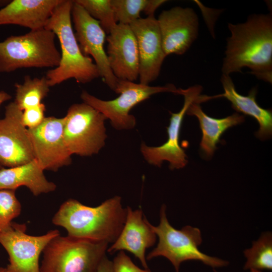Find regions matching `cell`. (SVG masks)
<instances>
[{
    "label": "cell",
    "instance_id": "obj_13",
    "mask_svg": "<svg viewBox=\"0 0 272 272\" xmlns=\"http://www.w3.org/2000/svg\"><path fill=\"white\" fill-rule=\"evenodd\" d=\"M22 111L15 102L5 107V117L0 119V164L13 167L34 159L27 128L22 121Z\"/></svg>",
    "mask_w": 272,
    "mask_h": 272
},
{
    "label": "cell",
    "instance_id": "obj_20",
    "mask_svg": "<svg viewBox=\"0 0 272 272\" xmlns=\"http://www.w3.org/2000/svg\"><path fill=\"white\" fill-rule=\"evenodd\" d=\"M43 171L35 159L17 166L3 167L0 169V189L16 190L24 186L35 196L54 191L55 184L46 178Z\"/></svg>",
    "mask_w": 272,
    "mask_h": 272
},
{
    "label": "cell",
    "instance_id": "obj_22",
    "mask_svg": "<svg viewBox=\"0 0 272 272\" xmlns=\"http://www.w3.org/2000/svg\"><path fill=\"white\" fill-rule=\"evenodd\" d=\"M15 86L16 96L14 102L22 111L42 103L50 87L46 77L32 78L29 76L25 77L22 84L17 83Z\"/></svg>",
    "mask_w": 272,
    "mask_h": 272
},
{
    "label": "cell",
    "instance_id": "obj_10",
    "mask_svg": "<svg viewBox=\"0 0 272 272\" xmlns=\"http://www.w3.org/2000/svg\"><path fill=\"white\" fill-rule=\"evenodd\" d=\"M72 16L75 36L82 53L86 56L90 55L92 57L100 77L115 92L118 80L110 69L104 49L106 32L99 22L75 1H73Z\"/></svg>",
    "mask_w": 272,
    "mask_h": 272
},
{
    "label": "cell",
    "instance_id": "obj_2",
    "mask_svg": "<svg viewBox=\"0 0 272 272\" xmlns=\"http://www.w3.org/2000/svg\"><path fill=\"white\" fill-rule=\"evenodd\" d=\"M126 208L121 197L115 196L96 207L85 206L75 199L63 202L52 219L63 227L67 236L97 242L114 243L124 225Z\"/></svg>",
    "mask_w": 272,
    "mask_h": 272
},
{
    "label": "cell",
    "instance_id": "obj_4",
    "mask_svg": "<svg viewBox=\"0 0 272 272\" xmlns=\"http://www.w3.org/2000/svg\"><path fill=\"white\" fill-rule=\"evenodd\" d=\"M55 37L52 31L43 28L11 36L0 42V72L10 73L21 68L57 67L61 55Z\"/></svg>",
    "mask_w": 272,
    "mask_h": 272
},
{
    "label": "cell",
    "instance_id": "obj_9",
    "mask_svg": "<svg viewBox=\"0 0 272 272\" xmlns=\"http://www.w3.org/2000/svg\"><path fill=\"white\" fill-rule=\"evenodd\" d=\"M25 224L14 222L0 230V244L9 255L10 272H40L39 258L48 243L60 234L51 230L40 236L27 234Z\"/></svg>",
    "mask_w": 272,
    "mask_h": 272
},
{
    "label": "cell",
    "instance_id": "obj_31",
    "mask_svg": "<svg viewBox=\"0 0 272 272\" xmlns=\"http://www.w3.org/2000/svg\"><path fill=\"white\" fill-rule=\"evenodd\" d=\"M11 96L4 91H0V106L5 102L9 100Z\"/></svg>",
    "mask_w": 272,
    "mask_h": 272
},
{
    "label": "cell",
    "instance_id": "obj_8",
    "mask_svg": "<svg viewBox=\"0 0 272 272\" xmlns=\"http://www.w3.org/2000/svg\"><path fill=\"white\" fill-rule=\"evenodd\" d=\"M63 118L64 141L72 155L91 156L104 146L107 119L101 113L83 102L71 106Z\"/></svg>",
    "mask_w": 272,
    "mask_h": 272
},
{
    "label": "cell",
    "instance_id": "obj_32",
    "mask_svg": "<svg viewBox=\"0 0 272 272\" xmlns=\"http://www.w3.org/2000/svg\"><path fill=\"white\" fill-rule=\"evenodd\" d=\"M0 272H10L7 267H0Z\"/></svg>",
    "mask_w": 272,
    "mask_h": 272
},
{
    "label": "cell",
    "instance_id": "obj_1",
    "mask_svg": "<svg viewBox=\"0 0 272 272\" xmlns=\"http://www.w3.org/2000/svg\"><path fill=\"white\" fill-rule=\"evenodd\" d=\"M231 36L227 39L222 74L241 72L244 67L267 83L272 82V17L252 14L246 22L228 23Z\"/></svg>",
    "mask_w": 272,
    "mask_h": 272
},
{
    "label": "cell",
    "instance_id": "obj_3",
    "mask_svg": "<svg viewBox=\"0 0 272 272\" xmlns=\"http://www.w3.org/2000/svg\"><path fill=\"white\" fill-rule=\"evenodd\" d=\"M73 5V1L62 0L45 26L57 37L61 48L59 65L46 73L50 87L70 79L86 84L100 77L96 65L82 53L76 39L72 23Z\"/></svg>",
    "mask_w": 272,
    "mask_h": 272
},
{
    "label": "cell",
    "instance_id": "obj_12",
    "mask_svg": "<svg viewBox=\"0 0 272 272\" xmlns=\"http://www.w3.org/2000/svg\"><path fill=\"white\" fill-rule=\"evenodd\" d=\"M201 90L202 87L199 85L186 89H180L179 95L184 96V104L178 112H170V124L167 127V141L159 147H149L144 143L141 144V153L150 164L160 167L164 161H167L171 170L182 168L186 166L188 162L187 156L179 142L180 129L187 109L196 101Z\"/></svg>",
    "mask_w": 272,
    "mask_h": 272
},
{
    "label": "cell",
    "instance_id": "obj_29",
    "mask_svg": "<svg viewBox=\"0 0 272 272\" xmlns=\"http://www.w3.org/2000/svg\"><path fill=\"white\" fill-rule=\"evenodd\" d=\"M166 2L165 0H148L143 12L147 17L154 16L156 10Z\"/></svg>",
    "mask_w": 272,
    "mask_h": 272
},
{
    "label": "cell",
    "instance_id": "obj_6",
    "mask_svg": "<svg viewBox=\"0 0 272 272\" xmlns=\"http://www.w3.org/2000/svg\"><path fill=\"white\" fill-rule=\"evenodd\" d=\"M166 206L161 208L160 223L151 227L159 238L157 246L147 255L151 260L158 256L167 258L174 266L176 272H179L181 263L188 260H197L213 267L227 266L229 262L201 252L198 249L202 242L201 232L198 228L185 226L180 230L173 227L166 214Z\"/></svg>",
    "mask_w": 272,
    "mask_h": 272
},
{
    "label": "cell",
    "instance_id": "obj_17",
    "mask_svg": "<svg viewBox=\"0 0 272 272\" xmlns=\"http://www.w3.org/2000/svg\"><path fill=\"white\" fill-rule=\"evenodd\" d=\"M156 235L151 223L143 215L141 209L132 210L126 208V217L123 227L118 237L107 251L113 253L117 251L126 250L139 259L144 268H148L145 256L147 248L153 246Z\"/></svg>",
    "mask_w": 272,
    "mask_h": 272
},
{
    "label": "cell",
    "instance_id": "obj_7",
    "mask_svg": "<svg viewBox=\"0 0 272 272\" xmlns=\"http://www.w3.org/2000/svg\"><path fill=\"white\" fill-rule=\"evenodd\" d=\"M120 94L111 100H103L83 91L81 98L109 119L112 126L117 130L130 129L136 124V119L129 114L138 104L149 99L152 95L162 92L179 94V89L171 84L164 86H151L126 80H118L115 91Z\"/></svg>",
    "mask_w": 272,
    "mask_h": 272
},
{
    "label": "cell",
    "instance_id": "obj_24",
    "mask_svg": "<svg viewBox=\"0 0 272 272\" xmlns=\"http://www.w3.org/2000/svg\"><path fill=\"white\" fill-rule=\"evenodd\" d=\"M94 19L98 21L105 32L109 33L117 24L111 0H76Z\"/></svg>",
    "mask_w": 272,
    "mask_h": 272
},
{
    "label": "cell",
    "instance_id": "obj_25",
    "mask_svg": "<svg viewBox=\"0 0 272 272\" xmlns=\"http://www.w3.org/2000/svg\"><path fill=\"white\" fill-rule=\"evenodd\" d=\"M148 0H111L117 23L129 25L141 18Z\"/></svg>",
    "mask_w": 272,
    "mask_h": 272
},
{
    "label": "cell",
    "instance_id": "obj_5",
    "mask_svg": "<svg viewBox=\"0 0 272 272\" xmlns=\"http://www.w3.org/2000/svg\"><path fill=\"white\" fill-rule=\"evenodd\" d=\"M108 244L59 234L44 248L40 272H96Z\"/></svg>",
    "mask_w": 272,
    "mask_h": 272
},
{
    "label": "cell",
    "instance_id": "obj_26",
    "mask_svg": "<svg viewBox=\"0 0 272 272\" xmlns=\"http://www.w3.org/2000/svg\"><path fill=\"white\" fill-rule=\"evenodd\" d=\"M21 212V205L15 190L0 189V230L7 228Z\"/></svg>",
    "mask_w": 272,
    "mask_h": 272
},
{
    "label": "cell",
    "instance_id": "obj_14",
    "mask_svg": "<svg viewBox=\"0 0 272 272\" xmlns=\"http://www.w3.org/2000/svg\"><path fill=\"white\" fill-rule=\"evenodd\" d=\"M157 20L166 56L183 54L197 37L198 18L191 8L175 7L164 10Z\"/></svg>",
    "mask_w": 272,
    "mask_h": 272
},
{
    "label": "cell",
    "instance_id": "obj_30",
    "mask_svg": "<svg viewBox=\"0 0 272 272\" xmlns=\"http://www.w3.org/2000/svg\"><path fill=\"white\" fill-rule=\"evenodd\" d=\"M96 272H113L112 261L105 256L100 262Z\"/></svg>",
    "mask_w": 272,
    "mask_h": 272
},
{
    "label": "cell",
    "instance_id": "obj_34",
    "mask_svg": "<svg viewBox=\"0 0 272 272\" xmlns=\"http://www.w3.org/2000/svg\"><path fill=\"white\" fill-rule=\"evenodd\" d=\"M3 167L0 164V169L3 168Z\"/></svg>",
    "mask_w": 272,
    "mask_h": 272
},
{
    "label": "cell",
    "instance_id": "obj_15",
    "mask_svg": "<svg viewBox=\"0 0 272 272\" xmlns=\"http://www.w3.org/2000/svg\"><path fill=\"white\" fill-rule=\"evenodd\" d=\"M136 38L139 55L140 83L149 85L158 77L166 57L158 21L154 16L141 18L129 25Z\"/></svg>",
    "mask_w": 272,
    "mask_h": 272
},
{
    "label": "cell",
    "instance_id": "obj_16",
    "mask_svg": "<svg viewBox=\"0 0 272 272\" xmlns=\"http://www.w3.org/2000/svg\"><path fill=\"white\" fill-rule=\"evenodd\" d=\"M106 40V54L114 75L118 80H137L139 75V51L130 26L117 23Z\"/></svg>",
    "mask_w": 272,
    "mask_h": 272
},
{
    "label": "cell",
    "instance_id": "obj_33",
    "mask_svg": "<svg viewBox=\"0 0 272 272\" xmlns=\"http://www.w3.org/2000/svg\"><path fill=\"white\" fill-rule=\"evenodd\" d=\"M250 272H261L259 270L254 269H251Z\"/></svg>",
    "mask_w": 272,
    "mask_h": 272
},
{
    "label": "cell",
    "instance_id": "obj_18",
    "mask_svg": "<svg viewBox=\"0 0 272 272\" xmlns=\"http://www.w3.org/2000/svg\"><path fill=\"white\" fill-rule=\"evenodd\" d=\"M221 81L224 92L222 94L209 96L201 95L198 97L199 103L217 98L224 97L229 100L232 108L237 112L254 118L259 125L256 136L261 140L269 139L272 134V112L260 107L256 101V88H252L247 96L239 94L229 75L222 74Z\"/></svg>",
    "mask_w": 272,
    "mask_h": 272
},
{
    "label": "cell",
    "instance_id": "obj_11",
    "mask_svg": "<svg viewBox=\"0 0 272 272\" xmlns=\"http://www.w3.org/2000/svg\"><path fill=\"white\" fill-rule=\"evenodd\" d=\"M63 124L64 118L51 116L38 126L27 129L34 159L44 170L56 171L72 162L64 141Z\"/></svg>",
    "mask_w": 272,
    "mask_h": 272
},
{
    "label": "cell",
    "instance_id": "obj_23",
    "mask_svg": "<svg viewBox=\"0 0 272 272\" xmlns=\"http://www.w3.org/2000/svg\"><path fill=\"white\" fill-rule=\"evenodd\" d=\"M244 253L247 259L244 269L271 270V233L268 232L262 234L257 241H253L250 248L244 250Z\"/></svg>",
    "mask_w": 272,
    "mask_h": 272
},
{
    "label": "cell",
    "instance_id": "obj_28",
    "mask_svg": "<svg viewBox=\"0 0 272 272\" xmlns=\"http://www.w3.org/2000/svg\"><path fill=\"white\" fill-rule=\"evenodd\" d=\"M113 272H151L136 265L123 251H120L112 261Z\"/></svg>",
    "mask_w": 272,
    "mask_h": 272
},
{
    "label": "cell",
    "instance_id": "obj_19",
    "mask_svg": "<svg viewBox=\"0 0 272 272\" xmlns=\"http://www.w3.org/2000/svg\"><path fill=\"white\" fill-rule=\"evenodd\" d=\"M62 0H13L0 9V25H16L30 30L45 28Z\"/></svg>",
    "mask_w": 272,
    "mask_h": 272
},
{
    "label": "cell",
    "instance_id": "obj_27",
    "mask_svg": "<svg viewBox=\"0 0 272 272\" xmlns=\"http://www.w3.org/2000/svg\"><path fill=\"white\" fill-rule=\"evenodd\" d=\"M45 106L44 104L27 108L23 111L22 121L27 129H32L38 126L45 117L44 112Z\"/></svg>",
    "mask_w": 272,
    "mask_h": 272
},
{
    "label": "cell",
    "instance_id": "obj_21",
    "mask_svg": "<svg viewBox=\"0 0 272 272\" xmlns=\"http://www.w3.org/2000/svg\"><path fill=\"white\" fill-rule=\"evenodd\" d=\"M186 114L197 118L202 132L200 149L209 158L214 154L223 133L228 128L242 123L245 119L243 115L238 113L223 118H213L206 114L200 104L195 101L189 105Z\"/></svg>",
    "mask_w": 272,
    "mask_h": 272
}]
</instances>
